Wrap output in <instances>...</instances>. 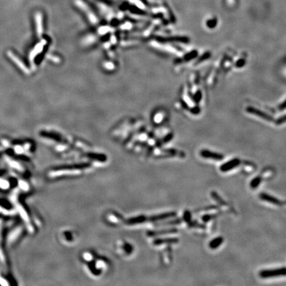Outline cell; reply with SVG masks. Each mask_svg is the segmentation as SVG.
Returning <instances> with one entry per match:
<instances>
[{
  "mask_svg": "<svg viewBox=\"0 0 286 286\" xmlns=\"http://www.w3.org/2000/svg\"><path fill=\"white\" fill-rule=\"evenodd\" d=\"M73 2L75 6L79 10H80L84 17H86L89 23L93 27H96L101 24V21H100L99 17L97 15L96 12L93 10L92 7L90 6V5L86 2V1H84V0H73Z\"/></svg>",
  "mask_w": 286,
  "mask_h": 286,
  "instance_id": "1",
  "label": "cell"
},
{
  "mask_svg": "<svg viewBox=\"0 0 286 286\" xmlns=\"http://www.w3.org/2000/svg\"><path fill=\"white\" fill-rule=\"evenodd\" d=\"M259 276L261 278L263 279L286 276V267H280V268L274 269L262 270L259 272Z\"/></svg>",
  "mask_w": 286,
  "mask_h": 286,
  "instance_id": "2",
  "label": "cell"
},
{
  "mask_svg": "<svg viewBox=\"0 0 286 286\" xmlns=\"http://www.w3.org/2000/svg\"><path fill=\"white\" fill-rule=\"evenodd\" d=\"M241 160L239 158H233L231 160L224 162V164L220 166V171L222 172H227L232 170L233 169L236 168L237 166L240 165Z\"/></svg>",
  "mask_w": 286,
  "mask_h": 286,
  "instance_id": "3",
  "label": "cell"
},
{
  "mask_svg": "<svg viewBox=\"0 0 286 286\" xmlns=\"http://www.w3.org/2000/svg\"><path fill=\"white\" fill-rule=\"evenodd\" d=\"M200 156L206 159H211L215 160H222L224 158V156L220 153L212 152L209 150H202L200 151Z\"/></svg>",
  "mask_w": 286,
  "mask_h": 286,
  "instance_id": "4",
  "label": "cell"
},
{
  "mask_svg": "<svg viewBox=\"0 0 286 286\" xmlns=\"http://www.w3.org/2000/svg\"><path fill=\"white\" fill-rule=\"evenodd\" d=\"M259 198L262 201H266V202L270 203L273 205H279L281 204V201H280L278 198H275V197L269 195L266 193H261L259 195Z\"/></svg>",
  "mask_w": 286,
  "mask_h": 286,
  "instance_id": "5",
  "label": "cell"
},
{
  "mask_svg": "<svg viewBox=\"0 0 286 286\" xmlns=\"http://www.w3.org/2000/svg\"><path fill=\"white\" fill-rule=\"evenodd\" d=\"M224 242V238L222 237H217L214 238L209 243V246L212 250H215L221 246Z\"/></svg>",
  "mask_w": 286,
  "mask_h": 286,
  "instance_id": "6",
  "label": "cell"
},
{
  "mask_svg": "<svg viewBox=\"0 0 286 286\" xmlns=\"http://www.w3.org/2000/svg\"><path fill=\"white\" fill-rule=\"evenodd\" d=\"M247 111L248 112H250V113H254V114H256V115H260L261 117H262V118H264L265 119H267V120H270V118L269 117V116L268 115H266V113H262V112H261L260 111H258V110H257L254 108H252V107H248V108L247 109Z\"/></svg>",
  "mask_w": 286,
  "mask_h": 286,
  "instance_id": "7",
  "label": "cell"
},
{
  "mask_svg": "<svg viewBox=\"0 0 286 286\" xmlns=\"http://www.w3.org/2000/svg\"><path fill=\"white\" fill-rule=\"evenodd\" d=\"M262 178L260 176H256L253 178L250 182V186L252 189H256L262 183Z\"/></svg>",
  "mask_w": 286,
  "mask_h": 286,
  "instance_id": "8",
  "label": "cell"
},
{
  "mask_svg": "<svg viewBox=\"0 0 286 286\" xmlns=\"http://www.w3.org/2000/svg\"><path fill=\"white\" fill-rule=\"evenodd\" d=\"M217 20L216 19H211L207 21V25L209 28H213L217 25Z\"/></svg>",
  "mask_w": 286,
  "mask_h": 286,
  "instance_id": "9",
  "label": "cell"
},
{
  "mask_svg": "<svg viewBox=\"0 0 286 286\" xmlns=\"http://www.w3.org/2000/svg\"><path fill=\"white\" fill-rule=\"evenodd\" d=\"M184 220L187 222H189L190 221V220L191 219V213L189 212V211H185L184 214Z\"/></svg>",
  "mask_w": 286,
  "mask_h": 286,
  "instance_id": "10",
  "label": "cell"
},
{
  "mask_svg": "<svg viewBox=\"0 0 286 286\" xmlns=\"http://www.w3.org/2000/svg\"><path fill=\"white\" fill-rule=\"evenodd\" d=\"M280 108L282 109H284L285 108H286V101L284 103V104L282 105V106L280 107Z\"/></svg>",
  "mask_w": 286,
  "mask_h": 286,
  "instance_id": "11",
  "label": "cell"
}]
</instances>
